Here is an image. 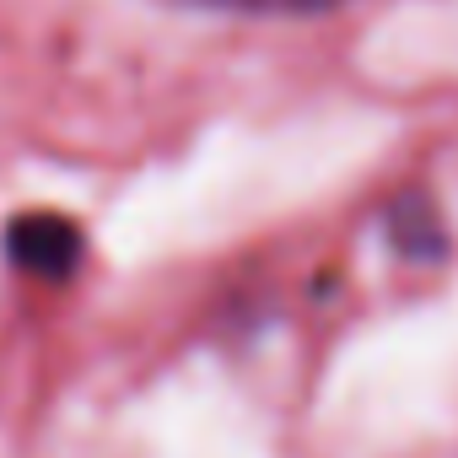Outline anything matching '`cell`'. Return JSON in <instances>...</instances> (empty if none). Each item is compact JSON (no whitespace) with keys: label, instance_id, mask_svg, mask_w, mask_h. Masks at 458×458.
Instances as JSON below:
<instances>
[{"label":"cell","instance_id":"2","mask_svg":"<svg viewBox=\"0 0 458 458\" xmlns=\"http://www.w3.org/2000/svg\"><path fill=\"white\" fill-rule=\"evenodd\" d=\"M216 12H249V17H308V12H329L340 0H199Z\"/></svg>","mask_w":458,"mask_h":458},{"label":"cell","instance_id":"1","mask_svg":"<svg viewBox=\"0 0 458 458\" xmlns=\"http://www.w3.org/2000/svg\"><path fill=\"white\" fill-rule=\"evenodd\" d=\"M6 254L12 265H22L38 281H65L81 265V233H76V221L55 210H33L6 226Z\"/></svg>","mask_w":458,"mask_h":458}]
</instances>
